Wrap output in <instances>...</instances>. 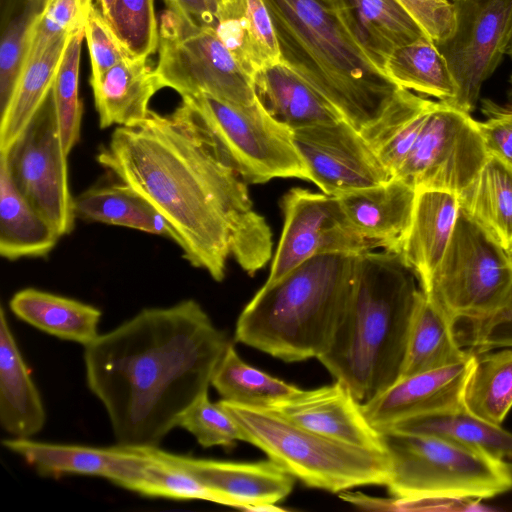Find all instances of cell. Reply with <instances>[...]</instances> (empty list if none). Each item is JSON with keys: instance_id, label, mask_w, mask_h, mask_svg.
Listing matches in <instances>:
<instances>
[{"instance_id": "1", "label": "cell", "mask_w": 512, "mask_h": 512, "mask_svg": "<svg viewBox=\"0 0 512 512\" xmlns=\"http://www.w3.org/2000/svg\"><path fill=\"white\" fill-rule=\"evenodd\" d=\"M97 161L165 218L183 258L215 281L224 279L230 256L249 275L270 259L272 232L247 183L182 103L169 115L150 110L115 128Z\"/></svg>"}, {"instance_id": "2", "label": "cell", "mask_w": 512, "mask_h": 512, "mask_svg": "<svg viewBox=\"0 0 512 512\" xmlns=\"http://www.w3.org/2000/svg\"><path fill=\"white\" fill-rule=\"evenodd\" d=\"M229 340L193 299L146 308L85 346L86 382L118 444L158 447L208 392Z\"/></svg>"}, {"instance_id": "3", "label": "cell", "mask_w": 512, "mask_h": 512, "mask_svg": "<svg viewBox=\"0 0 512 512\" xmlns=\"http://www.w3.org/2000/svg\"><path fill=\"white\" fill-rule=\"evenodd\" d=\"M416 280L397 252L358 255L346 309L330 347L318 360L362 404L401 377L421 292Z\"/></svg>"}, {"instance_id": "4", "label": "cell", "mask_w": 512, "mask_h": 512, "mask_svg": "<svg viewBox=\"0 0 512 512\" xmlns=\"http://www.w3.org/2000/svg\"><path fill=\"white\" fill-rule=\"evenodd\" d=\"M280 62L362 131L379 120L402 87L365 54L327 0H264Z\"/></svg>"}, {"instance_id": "5", "label": "cell", "mask_w": 512, "mask_h": 512, "mask_svg": "<svg viewBox=\"0 0 512 512\" xmlns=\"http://www.w3.org/2000/svg\"><path fill=\"white\" fill-rule=\"evenodd\" d=\"M358 255H315L264 284L240 313L235 341L285 362L318 359L346 309Z\"/></svg>"}, {"instance_id": "6", "label": "cell", "mask_w": 512, "mask_h": 512, "mask_svg": "<svg viewBox=\"0 0 512 512\" xmlns=\"http://www.w3.org/2000/svg\"><path fill=\"white\" fill-rule=\"evenodd\" d=\"M241 427L245 442L262 450L306 486L341 493L366 485H386V452L343 443L301 427L277 412L221 399Z\"/></svg>"}, {"instance_id": "7", "label": "cell", "mask_w": 512, "mask_h": 512, "mask_svg": "<svg viewBox=\"0 0 512 512\" xmlns=\"http://www.w3.org/2000/svg\"><path fill=\"white\" fill-rule=\"evenodd\" d=\"M389 457V494L399 500L488 499L512 488L507 461L443 438L380 431Z\"/></svg>"}, {"instance_id": "8", "label": "cell", "mask_w": 512, "mask_h": 512, "mask_svg": "<svg viewBox=\"0 0 512 512\" xmlns=\"http://www.w3.org/2000/svg\"><path fill=\"white\" fill-rule=\"evenodd\" d=\"M181 103L247 184L279 177L310 181L292 131L269 116L257 100L240 105L198 93L182 96Z\"/></svg>"}, {"instance_id": "9", "label": "cell", "mask_w": 512, "mask_h": 512, "mask_svg": "<svg viewBox=\"0 0 512 512\" xmlns=\"http://www.w3.org/2000/svg\"><path fill=\"white\" fill-rule=\"evenodd\" d=\"M422 291L455 325L461 320L480 322L509 301L512 263L508 253L460 209L446 252Z\"/></svg>"}, {"instance_id": "10", "label": "cell", "mask_w": 512, "mask_h": 512, "mask_svg": "<svg viewBox=\"0 0 512 512\" xmlns=\"http://www.w3.org/2000/svg\"><path fill=\"white\" fill-rule=\"evenodd\" d=\"M158 50L155 71L163 88L181 96L206 93L240 105L256 101L253 77L213 27L199 26L167 9L160 16Z\"/></svg>"}, {"instance_id": "11", "label": "cell", "mask_w": 512, "mask_h": 512, "mask_svg": "<svg viewBox=\"0 0 512 512\" xmlns=\"http://www.w3.org/2000/svg\"><path fill=\"white\" fill-rule=\"evenodd\" d=\"M488 154L478 121L446 102L435 101L394 177L416 192L440 190L459 196Z\"/></svg>"}, {"instance_id": "12", "label": "cell", "mask_w": 512, "mask_h": 512, "mask_svg": "<svg viewBox=\"0 0 512 512\" xmlns=\"http://www.w3.org/2000/svg\"><path fill=\"white\" fill-rule=\"evenodd\" d=\"M0 155L20 193L60 237L70 234L77 218L68 183V154L51 92L10 149Z\"/></svg>"}, {"instance_id": "13", "label": "cell", "mask_w": 512, "mask_h": 512, "mask_svg": "<svg viewBox=\"0 0 512 512\" xmlns=\"http://www.w3.org/2000/svg\"><path fill=\"white\" fill-rule=\"evenodd\" d=\"M452 34L436 46L457 93L448 104L471 113L512 40V0H455Z\"/></svg>"}, {"instance_id": "14", "label": "cell", "mask_w": 512, "mask_h": 512, "mask_svg": "<svg viewBox=\"0 0 512 512\" xmlns=\"http://www.w3.org/2000/svg\"><path fill=\"white\" fill-rule=\"evenodd\" d=\"M284 225L265 284L324 253L361 254L378 249L359 234L336 196L292 188L283 197Z\"/></svg>"}, {"instance_id": "15", "label": "cell", "mask_w": 512, "mask_h": 512, "mask_svg": "<svg viewBox=\"0 0 512 512\" xmlns=\"http://www.w3.org/2000/svg\"><path fill=\"white\" fill-rule=\"evenodd\" d=\"M310 181L338 196L375 186L393 177L362 133L346 120L292 131Z\"/></svg>"}, {"instance_id": "16", "label": "cell", "mask_w": 512, "mask_h": 512, "mask_svg": "<svg viewBox=\"0 0 512 512\" xmlns=\"http://www.w3.org/2000/svg\"><path fill=\"white\" fill-rule=\"evenodd\" d=\"M2 444L41 474L99 476L128 490H131L150 459L145 447L118 443L110 447H94L11 438L3 440Z\"/></svg>"}, {"instance_id": "17", "label": "cell", "mask_w": 512, "mask_h": 512, "mask_svg": "<svg viewBox=\"0 0 512 512\" xmlns=\"http://www.w3.org/2000/svg\"><path fill=\"white\" fill-rule=\"evenodd\" d=\"M267 409L325 437L386 452L382 433L368 421L362 403L341 381L311 390L299 389Z\"/></svg>"}, {"instance_id": "18", "label": "cell", "mask_w": 512, "mask_h": 512, "mask_svg": "<svg viewBox=\"0 0 512 512\" xmlns=\"http://www.w3.org/2000/svg\"><path fill=\"white\" fill-rule=\"evenodd\" d=\"M150 452L175 464L228 498L232 506L256 511L264 505L276 504L292 491L294 477L274 461L234 462L194 458L172 454L158 447Z\"/></svg>"}, {"instance_id": "19", "label": "cell", "mask_w": 512, "mask_h": 512, "mask_svg": "<svg viewBox=\"0 0 512 512\" xmlns=\"http://www.w3.org/2000/svg\"><path fill=\"white\" fill-rule=\"evenodd\" d=\"M473 358L474 352L463 362L399 378L362 404L364 415L381 431L409 417L462 406Z\"/></svg>"}, {"instance_id": "20", "label": "cell", "mask_w": 512, "mask_h": 512, "mask_svg": "<svg viewBox=\"0 0 512 512\" xmlns=\"http://www.w3.org/2000/svg\"><path fill=\"white\" fill-rule=\"evenodd\" d=\"M416 191L397 177L336 196L355 230L378 248L397 252L411 222Z\"/></svg>"}, {"instance_id": "21", "label": "cell", "mask_w": 512, "mask_h": 512, "mask_svg": "<svg viewBox=\"0 0 512 512\" xmlns=\"http://www.w3.org/2000/svg\"><path fill=\"white\" fill-rule=\"evenodd\" d=\"M368 58L382 71L399 47L427 37L398 0H330Z\"/></svg>"}, {"instance_id": "22", "label": "cell", "mask_w": 512, "mask_h": 512, "mask_svg": "<svg viewBox=\"0 0 512 512\" xmlns=\"http://www.w3.org/2000/svg\"><path fill=\"white\" fill-rule=\"evenodd\" d=\"M460 212L458 196L440 190L416 192L410 226L397 253L425 289L449 245Z\"/></svg>"}, {"instance_id": "23", "label": "cell", "mask_w": 512, "mask_h": 512, "mask_svg": "<svg viewBox=\"0 0 512 512\" xmlns=\"http://www.w3.org/2000/svg\"><path fill=\"white\" fill-rule=\"evenodd\" d=\"M253 87L256 100L268 115L291 131L344 119L327 99L280 61L256 72Z\"/></svg>"}, {"instance_id": "24", "label": "cell", "mask_w": 512, "mask_h": 512, "mask_svg": "<svg viewBox=\"0 0 512 512\" xmlns=\"http://www.w3.org/2000/svg\"><path fill=\"white\" fill-rule=\"evenodd\" d=\"M46 421L40 393L9 326L0 311V423L14 438H31Z\"/></svg>"}, {"instance_id": "25", "label": "cell", "mask_w": 512, "mask_h": 512, "mask_svg": "<svg viewBox=\"0 0 512 512\" xmlns=\"http://www.w3.org/2000/svg\"><path fill=\"white\" fill-rule=\"evenodd\" d=\"M214 29L250 76L280 61L272 21L264 0H220Z\"/></svg>"}, {"instance_id": "26", "label": "cell", "mask_w": 512, "mask_h": 512, "mask_svg": "<svg viewBox=\"0 0 512 512\" xmlns=\"http://www.w3.org/2000/svg\"><path fill=\"white\" fill-rule=\"evenodd\" d=\"M100 128L130 126L144 120L149 101L162 85L147 58H126L91 81Z\"/></svg>"}, {"instance_id": "27", "label": "cell", "mask_w": 512, "mask_h": 512, "mask_svg": "<svg viewBox=\"0 0 512 512\" xmlns=\"http://www.w3.org/2000/svg\"><path fill=\"white\" fill-rule=\"evenodd\" d=\"M460 209L507 253L512 250V163L489 153L458 196Z\"/></svg>"}, {"instance_id": "28", "label": "cell", "mask_w": 512, "mask_h": 512, "mask_svg": "<svg viewBox=\"0 0 512 512\" xmlns=\"http://www.w3.org/2000/svg\"><path fill=\"white\" fill-rule=\"evenodd\" d=\"M60 236L14 184L0 155V254L8 260L45 257Z\"/></svg>"}, {"instance_id": "29", "label": "cell", "mask_w": 512, "mask_h": 512, "mask_svg": "<svg viewBox=\"0 0 512 512\" xmlns=\"http://www.w3.org/2000/svg\"><path fill=\"white\" fill-rule=\"evenodd\" d=\"M9 306L22 321L62 340L87 346L99 335L102 313L90 304L25 288L13 295Z\"/></svg>"}, {"instance_id": "30", "label": "cell", "mask_w": 512, "mask_h": 512, "mask_svg": "<svg viewBox=\"0 0 512 512\" xmlns=\"http://www.w3.org/2000/svg\"><path fill=\"white\" fill-rule=\"evenodd\" d=\"M472 352L462 348L455 323L421 290L412 317L401 377L463 362Z\"/></svg>"}, {"instance_id": "31", "label": "cell", "mask_w": 512, "mask_h": 512, "mask_svg": "<svg viewBox=\"0 0 512 512\" xmlns=\"http://www.w3.org/2000/svg\"><path fill=\"white\" fill-rule=\"evenodd\" d=\"M76 218L164 236L177 244V235L165 218L129 186L91 187L74 197Z\"/></svg>"}, {"instance_id": "32", "label": "cell", "mask_w": 512, "mask_h": 512, "mask_svg": "<svg viewBox=\"0 0 512 512\" xmlns=\"http://www.w3.org/2000/svg\"><path fill=\"white\" fill-rule=\"evenodd\" d=\"M386 429L435 436L505 461L512 459V433L475 416L463 406L409 417Z\"/></svg>"}, {"instance_id": "33", "label": "cell", "mask_w": 512, "mask_h": 512, "mask_svg": "<svg viewBox=\"0 0 512 512\" xmlns=\"http://www.w3.org/2000/svg\"><path fill=\"white\" fill-rule=\"evenodd\" d=\"M69 36L59 38L24 66L13 97L0 116V153L10 149L48 98Z\"/></svg>"}, {"instance_id": "34", "label": "cell", "mask_w": 512, "mask_h": 512, "mask_svg": "<svg viewBox=\"0 0 512 512\" xmlns=\"http://www.w3.org/2000/svg\"><path fill=\"white\" fill-rule=\"evenodd\" d=\"M434 102L402 88L383 116L361 131L392 176L412 148Z\"/></svg>"}, {"instance_id": "35", "label": "cell", "mask_w": 512, "mask_h": 512, "mask_svg": "<svg viewBox=\"0 0 512 512\" xmlns=\"http://www.w3.org/2000/svg\"><path fill=\"white\" fill-rule=\"evenodd\" d=\"M384 72L400 87L450 103L457 88L448 64L428 37L397 48Z\"/></svg>"}, {"instance_id": "36", "label": "cell", "mask_w": 512, "mask_h": 512, "mask_svg": "<svg viewBox=\"0 0 512 512\" xmlns=\"http://www.w3.org/2000/svg\"><path fill=\"white\" fill-rule=\"evenodd\" d=\"M462 406L475 416L502 426L512 408V350L474 352Z\"/></svg>"}, {"instance_id": "37", "label": "cell", "mask_w": 512, "mask_h": 512, "mask_svg": "<svg viewBox=\"0 0 512 512\" xmlns=\"http://www.w3.org/2000/svg\"><path fill=\"white\" fill-rule=\"evenodd\" d=\"M47 0H1L0 116L23 71L34 28Z\"/></svg>"}, {"instance_id": "38", "label": "cell", "mask_w": 512, "mask_h": 512, "mask_svg": "<svg viewBox=\"0 0 512 512\" xmlns=\"http://www.w3.org/2000/svg\"><path fill=\"white\" fill-rule=\"evenodd\" d=\"M211 385L221 399L241 405L269 408L299 388L242 360L229 343L212 376Z\"/></svg>"}, {"instance_id": "39", "label": "cell", "mask_w": 512, "mask_h": 512, "mask_svg": "<svg viewBox=\"0 0 512 512\" xmlns=\"http://www.w3.org/2000/svg\"><path fill=\"white\" fill-rule=\"evenodd\" d=\"M84 37L85 25L70 34L51 90L62 144L68 155L81 135L83 108L79 98V68Z\"/></svg>"}, {"instance_id": "40", "label": "cell", "mask_w": 512, "mask_h": 512, "mask_svg": "<svg viewBox=\"0 0 512 512\" xmlns=\"http://www.w3.org/2000/svg\"><path fill=\"white\" fill-rule=\"evenodd\" d=\"M145 449L150 459L131 491L147 497L198 499L233 507L228 498L206 486L185 469L156 457L148 447Z\"/></svg>"}, {"instance_id": "41", "label": "cell", "mask_w": 512, "mask_h": 512, "mask_svg": "<svg viewBox=\"0 0 512 512\" xmlns=\"http://www.w3.org/2000/svg\"><path fill=\"white\" fill-rule=\"evenodd\" d=\"M105 18L132 56L148 58L158 49L159 26L154 0H115Z\"/></svg>"}, {"instance_id": "42", "label": "cell", "mask_w": 512, "mask_h": 512, "mask_svg": "<svg viewBox=\"0 0 512 512\" xmlns=\"http://www.w3.org/2000/svg\"><path fill=\"white\" fill-rule=\"evenodd\" d=\"M178 426L191 433L204 448L232 447L237 441L245 442L239 424L219 402L210 401L208 392L182 413Z\"/></svg>"}, {"instance_id": "43", "label": "cell", "mask_w": 512, "mask_h": 512, "mask_svg": "<svg viewBox=\"0 0 512 512\" xmlns=\"http://www.w3.org/2000/svg\"><path fill=\"white\" fill-rule=\"evenodd\" d=\"M93 5V0H47L32 33L25 65L59 38L86 25Z\"/></svg>"}, {"instance_id": "44", "label": "cell", "mask_w": 512, "mask_h": 512, "mask_svg": "<svg viewBox=\"0 0 512 512\" xmlns=\"http://www.w3.org/2000/svg\"><path fill=\"white\" fill-rule=\"evenodd\" d=\"M85 38L91 59V81L98 80L120 61L134 57L112 31L101 9L92 6L85 25Z\"/></svg>"}, {"instance_id": "45", "label": "cell", "mask_w": 512, "mask_h": 512, "mask_svg": "<svg viewBox=\"0 0 512 512\" xmlns=\"http://www.w3.org/2000/svg\"><path fill=\"white\" fill-rule=\"evenodd\" d=\"M435 44L447 39L455 24L450 0H398Z\"/></svg>"}, {"instance_id": "46", "label": "cell", "mask_w": 512, "mask_h": 512, "mask_svg": "<svg viewBox=\"0 0 512 512\" xmlns=\"http://www.w3.org/2000/svg\"><path fill=\"white\" fill-rule=\"evenodd\" d=\"M482 111L486 118L478 125L488 152L512 163V105L501 106L484 100Z\"/></svg>"}, {"instance_id": "47", "label": "cell", "mask_w": 512, "mask_h": 512, "mask_svg": "<svg viewBox=\"0 0 512 512\" xmlns=\"http://www.w3.org/2000/svg\"><path fill=\"white\" fill-rule=\"evenodd\" d=\"M467 343L475 353L489 352L501 347H512V294L507 304L491 317L471 323Z\"/></svg>"}, {"instance_id": "48", "label": "cell", "mask_w": 512, "mask_h": 512, "mask_svg": "<svg viewBox=\"0 0 512 512\" xmlns=\"http://www.w3.org/2000/svg\"><path fill=\"white\" fill-rule=\"evenodd\" d=\"M169 9L187 20L205 27L215 25V17L220 0H164Z\"/></svg>"}, {"instance_id": "49", "label": "cell", "mask_w": 512, "mask_h": 512, "mask_svg": "<svg viewBox=\"0 0 512 512\" xmlns=\"http://www.w3.org/2000/svg\"><path fill=\"white\" fill-rule=\"evenodd\" d=\"M114 1L115 0H98L100 9L105 17L109 14Z\"/></svg>"}, {"instance_id": "50", "label": "cell", "mask_w": 512, "mask_h": 512, "mask_svg": "<svg viewBox=\"0 0 512 512\" xmlns=\"http://www.w3.org/2000/svg\"><path fill=\"white\" fill-rule=\"evenodd\" d=\"M506 54H508L511 57V59H512V40L510 42V45H509V47L507 49Z\"/></svg>"}, {"instance_id": "51", "label": "cell", "mask_w": 512, "mask_h": 512, "mask_svg": "<svg viewBox=\"0 0 512 512\" xmlns=\"http://www.w3.org/2000/svg\"><path fill=\"white\" fill-rule=\"evenodd\" d=\"M507 465H508L509 471H510V473L512 475V463L507 462Z\"/></svg>"}, {"instance_id": "52", "label": "cell", "mask_w": 512, "mask_h": 512, "mask_svg": "<svg viewBox=\"0 0 512 512\" xmlns=\"http://www.w3.org/2000/svg\"><path fill=\"white\" fill-rule=\"evenodd\" d=\"M508 256H509V259H510V261L512 263V250L510 252H508Z\"/></svg>"}, {"instance_id": "53", "label": "cell", "mask_w": 512, "mask_h": 512, "mask_svg": "<svg viewBox=\"0 0 512 512\" xmlns=\"http://www.w3.org/2000/svg\"><path fill=\"white\" fill-rule=\"evenodd\" d=\"M511 91H512V75L510 77Z\"/></svg>"}, {"instance_id": "54", "label": "cell", "mask_w": 512, "mask_h": 512, "mask_svg": "<svg viewBox=\"0 0 512 512\" xmlns=\"http://www.w3.org/2000/svg\"><path fill=\"white\" fill-rule=\"evenodd\" d=\"M451 2L455 1V0H450Z\"/></svg>"}, {"instance_id": "55", "label": "cell", "mask_w": 512, "mask_h": 512, "mask_svg": "<svg viewBox=\"0 0 512 512\" xmlns=\"http://www.w3.org/2000/svg\"><path fill=\"white\" fill-rule=\"evenodd\" d=\"M327 1H330V0H327Z\"/></svg>"}]
</instances>
